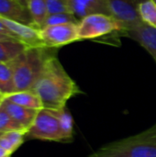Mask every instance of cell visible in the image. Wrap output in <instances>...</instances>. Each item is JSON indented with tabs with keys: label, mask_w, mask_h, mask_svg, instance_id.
Instances as JSON below:
<instances>
[{
	"label": "cell",
	"mask_w": 156,
	"mask_h": 157,
	"mask_svg": "<svg viewBox=\"0 0 156 157\" xmlns=\"http://www.w3.org/2000/svg\"><path fill=\"white\" fill-rule=\"evenodd\" d=\"M123 36L137 41L151 54L156 63V29L142 22L124 31Z\"/></svg>",
	"instance_id": "30bf717a"
},
{
	"label": "cell",
	"mask_w": 156,
	"mask_h": 157,
	"mask_svg": "<svg viewBox=\"0 0 156 157\" xmlns=\"http://www.w3.org/2000/svg\"><path fill=\"white\" fill-rule=\"evenodd\" d=\"M153 1H154V3L156 4V0H153Z\"/></svg>",
	"instance_id": "f1b7e54d"
},
{
	"label": "cell",
	"mask_w": 156,
	"mask_h": 157,
	"mask_svg": "<svg viewBox=\"0 0 156 157\" xmlns=\"http://www.w3.org/2000/svg\"><path fill=\"white\" fill-rule=\"evenodd\" d=\"M1 106L6 110V112L10 115V117L17 121L20 126L23 127L27 132L31 127L39 110L27 109L18 105H16L14 103H11L7 101L6 99H4Z\"/></svg>",
	"instance_id": "7c38bea8"
},
{
	"label": "cell",
	"mask_w": 156,
	"mask_h": 157,
	"mask_svg": "<svg viewBox=\"0 0 156 157\" xmlns=\"http://www.w3.org/2000/svg\"><path fill=\"white\" fill-rule=\"evenodd\" d=\"M111 15L124 26L125 31L142 23L138 8L146 0H108ZM124 33V32H123Z\"/></svg>",
	"instance_id": "52a82bcc"
},
{
	"label": "cell",
	"mask_w": 156,
	"mask_h": 157,
	"mask_svg": "<svg viewBox=\"0 0 156 157\" xmlns=\"http://www.w3.org/2000/svg\"><path fill=\"white\" fill-rule=\"evenodd\" d=\"M124 26L113 16L94 14L80 19L78 23L79 40H97L109 35L123 36Z\"/></svg>",
	"instance_id": "277c9868"
},
{
	"label": "cell",
	"mask_w": 156,
	"mask_h": 157,
	"mask_svg": "<svg viewBox=\"0 0 156 157\" xmlns=\"http://www.w3.org/2000/svg\"><path fill=\"white\" fill-rule=\"evenodd\" d=\"M28 8L34 22V27L41 29L47 17L48 9L45 0H28Z\"/></svg>",
	"instance_id": "e0dca14e"
},
{
	"label": "cell",
	"mask_w": 156,
	"mask_h": 157,
	"mask_svg": "<svg viewBox=\"0 0 156 157\" xmlns=\"http://www.w3.org/2000/svg\"><path fill=\"white\" fill-rule=\"evenodd\" d=\"M68 8L79 20L94 14L111 15L108 0H65Z\"/></svg>",
	"instance_id": "9c48e42d"
},
{
	"label": "cell",
	"mask_w": 156,
	"mask_h": 157,
	"mask_svg": "<svg viewBox=\"0 0 156 157\" xmlns=\"http://www.w3.org/2000/svg\"><path fill=\"white\" fill-rule=\"evenodd\" d=\"M26 139L63 143L59 121L51 110L46 109L39 110L31 127L26 133Z\"/></svg>",
	"instance_id": "5b68a950"
},
{
	"label": "cell",
	"mask_w": 156,
	"mask_h": 157,
	"mask_svg": "<svg viewBox=\"0 0 156 157\" xmlns=\"http://www.w3.org/2000/svg\"><path fill=\"white\" fill-rule=\"evenodd\" d=\"M27 48L26 44L13 38L0 40V63L12 62L24 52Z\"/></svg>",
	"instance_id": "4fadbf2b"
},
{
	"label": "cell",
	"mask_w": 156,
	"mask_h": 157,
	"mask_svg": "<svg viewBox=\"0 0 156 157\" xmlns=\"http://www.w3.org/2000/svg\"><path fill=\"white\" fill-rule=\"evenodd\" d=\"M7 101L14 103L16 105L27 108V109H36L40 110L43 109L42 103L39 96L33 91V90H28V91H18L15 92L6 98H5Z\"/></svg>",
	"instance_id": "5bb4252c"
},
{
	"label": "cell",
	"mask_w": 156,
	"mask_h": 157,
	"mask_svg": "<svg viewBox=\"0 0 156 157\" xmlns=\"http://www.w3.org/2000/svg\"><path fill=\"white\" fill-rule=\"evenodd\" d=\"M48 9V14L56 13H71L65 0H45Z\"/></svg>",
	"instance_id": "44dd1931"
},
{
	"label": "cell",
	"mask_w": 156,
	"mask_h": 157,
	"mask_svg": "<svg viewBox=\"0 0 156 157\" xmlns=\"http://www.w3.org/2000/svg\"><path fill=\"white\" fill-rule=\"evenodd\" d=\"M138 13L143 23L156 29V4L153 0H146L143 2Z\"/></svg>",
	"instance_id": "ac0fdd59"
},
{
	"label": "cell",
	"mask_w": 156,
	"mask_h": 157,
	"mask_svg": "<svg viewBox=\"0 0 156 157\" xmlns=\"http://www.w3.org/2000/svg\"><path fill=\"white\" fill-rule=\"evenodd\" d=\"M6 38H10V37H7V36H5L3 34H0V40H4V39H6Z\"/></svg>",
	"instance_id": "83f0119b"
},
{
	"label": "cell",
	"mask_w": 156,
	"mask_h": 157,
	"mask_svg": "<svg viewBox=\"0 0 156 157\" xmlns=\"http://www.w3.org/2000/svg\"><path fill=\"white\" fill-rule=\"evenodd\" d=\"M90 157H156V123L137 135L103 146Z\"/></svg>",
	"instance_id": "3957f363"
},
{
	"label": "cell",
	"mask_w": 156,
	"mask_h": 157,
	"mask_svg": "<svg viewBox=\"0 0 156 157\" xmlns=\"http://www.w3.org/2000/svg\"><path fill=\"white\" fill-rule=\"evenodd\" d=\"M40 37L44 47L59 49L63 46L79 40L78 23H67L47 26L39 29Z\"/></svg>",
	"instance_id": "8992f818"
},
{
	"label": "cell",
	"mask_w": 156,
	"mask_h": 157,
	"mask_svg": "<svg viewBox=\"0 0 156 157\" xmlns=\"http://www.w3.org/2000/svg\"><path fill=\"white\" fill-rule=\"evenodd\" d=\"M58 49L28 47L17 58L10 62L14 72L16 92L32 90L47 60L57 53Z\"/></svg>",
	"instance_id": "7a4b0ae2"
},
{
	"label": "cell",
	"mask_w": 156,
	"mask_h": 157,
	"mask_svg": "<svg viewBox=\"0 0 156 157\" xmlns=\"http://www.w3.org/2000/svg\"><path fill=\"white\" fill-rule=\"evenodd\" d=\"M15 131H22L28 132L25 129H23L22 126H20L10 117V115L2 106H0V134Z\"/></svg>",
	"instance_id": "d6986e66"
},
{
	"label": "cell",
	"mask_w": 156,
	"mask_h": 157,
	"mask_svg": "<svg viewBox=\"0 0 156 157\" xmlns=\"http://www.w3.org/2000/svg\"><path fill=\"white\" fill-rule=\"evenodd\" d=\"M26 132L22 131H15V132H8L6 133H2L14 146L16 150H17L24 143L26 139Z\"/></svg>",
	"instance_id": "7402d4cb"
},
{
	"label": "cell",
	"mask_w": 156,
	"mask_h": 157,
	"mask_svg": "<svg viewBox=\"0 0 156 157\" xmlns=\"http://www.w3.org/2000/svg\"><path fill=\"white\" fill-rule=\"evenodd\" d=\"M4 99H5V97H4V96H2V95H0V106H1V104L3 103Z\"/></svg>",
	"instance_id": "4316f807"
},
{
	"label": "cell",
	"mask_w": 156,
	"mask_h": 157,
	"mask_svg": "<svg viewBox=\"0 0 156 157\" xmlns=\"http://www.w3.org/2000/svg\"><path fill=\"white\" fill-rule=\"evenodd\" d=\"M79 19L72 13H56V14H49L45 19L43 27L47 26H55L61 24L67 23H79ZM42 27V28H43Z\"/></svg>",
	"instance_id": "ffe728a7"
},
{
	"label": "cell",
	"mask_w": 156,
	"mask_h": 157,
	"mask_svg": "<svg viewBox=\"0 0 156 157\" xmlns=\"http://www.w3.org/2000/svg\"><path fill=\"white\" fill-rule=\"evenodd\" d=\"M19 3H21L23 6H27L28 7V0H17Z\"/></svg>",
	"instance_id": "484cf974"
},
{
	"label": "cell",
	"mask_w": 156,
	"mask_h": 157,
	"mask_svg": "<svg viewBox=\"0 0 156 157\" xmlns=\"http://www.w3.org/2000/svg\"><path fill=\"white\" fill-rule=\"evenodd\" d=\"M12 154H10L9 152L6 151L5 149L0 147V157H11Z\"/></svg>",
	"instance_id": "d4e9b609"
},
{
	"label": "cell",
	"mask_w": 156,
	"mask_h": 157,
	"mask_svg": "<svg viewBox=\"0 0 156 157\" xmlns=\"http://www.w3.org/2000/svg\"><path fill=\"white\" fill-rule=\"evenodd\" d=\"M0 34H3L5 36H7V37H10V38H13L11 33L8 31V29L4 26V24L2 23V21L0 20ZM14 39V38H13Z\"/></svg>",
	"instance_id": "cb8c5ba5"
},
{
	"label": "cell",
	"mask_w": 156,
	"mask_h": 157,
	"mask_svg": "<svg viewBox=\"0 0 156 157\" xmlns=\"http://www.w3.org/2000/svg\"><path fill=\"white\" fill-rule=\"evenodd\" d=\"M0 20L14 39L23 42L28 47H44L38 29L2 17H0Z\"/></svg>",
	"instance_id": "ba28073f"
},
{
	"label": "cell",
	"mask_w": 156,
	"mask_h": 157,
	"mask_svg": "<svg viewBox=\"0 0 156 157\" xmlns=\"http://www.w3.org/2000/svg\"><path fill=\"white\" fill-rule=\"evenodd\" d=\"M0 17L35 28L29 8L17 0H0Z\"/></svg>",
	"instance_id": "8fae6325"
},
{
	"label": "cell",
	"mask_w": 156,
	"mask_h": 157,
	"mask_svg": "<svg viewBox=\"0 0 156 157\" xmlns=\"http://www.w3.org/2000/svg\"><path fill=\"white\" fill-rule=\"evenodd\" d=\"M16 92L14 72L10 63H0V94L6 98Z\"/></svg>",
	"instance_id": "2e32d148"
},
{
	"label": "cell",
	"mask_w": 156,
	"mask_h": 157,
	"mask_svg": "<svg viewBox=\"0 0 156 157\" xmlns=\"http://www.w3.org/2000/svg\"><path fill=\"white\" fill-rule=\"evenodd\" d=\"M51 111L59 121V124L63 133V143L72 142L74 138V121L70 111L66 107Z\"/></svg>",
	"instance_id": "9a60e30c"
},
{
	"label": "cell",
	"mask_w": 156,
	"mask_h": 157,
	"mask_svg": "<svg viewBox=\"0 0 156 157\" xmlns=\"http://www.w3.org/2000/svg\"><path fill=\"white\" fill-rule=\"evenodd\" d=\"M0 95H1V94H0Z\"/></svg>",
	"instance_id": "f546056e"
},
{
	"label": "cell",
	"mask_w": 156,
	"mask_h": 157,
	"mask_svg": "<svg viewBox=\"0 0 156 157\" xmlns=\"http://www.w3.org/2000/svg\"><path fill=\"white\" fill-rule=\"evenodd\" d=\"M32 90L40 98L43 109L50 110L66 107L71 98L83 93L62 65L57 53L47 60Z\"/></svg>",
	"instance_id": "6da1fadb"
},
{
	"label": "cell",
	"mask_w": 156,
	"mask_h": 157,
	"mask_svg": "<svg viewBox=\"0 0 156 157\" xmlns=\"http://www.w3.org/2000/svg\"><path fill=\"white\" fill-rule=\"evenodd\" d=\"M0 147L5 149L6 151L9 152L10 154H14L17 151L14 148V146L11 144V143L3 134H0Z\"/></svg>",
	"instance_id": "603a6c76"
}]
</instances>
